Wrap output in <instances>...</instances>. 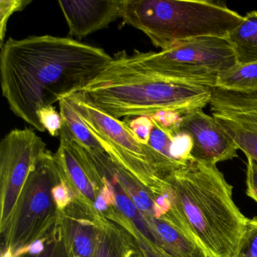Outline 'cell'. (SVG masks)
<instances>
[{
  "label": "cell",
  "instance_id": "cell-4",
  "mask_svg": "<svg viewBox=\"0 0 257 257\" xmlns=\"http://www.w3.org/2000/svg\"><path fill=\"white\" fill-rule=\"evenodd\" d=\"M120 18L162 51L200 37H225L243 17L205 0H121Z\"/></svg>",
  "mask_w": 257,
  "mask_h": 257
},
{
  "label": "cell",
  "instance_id": "cell-7",
  "mask_svg": "<svg viewBox=\"0 0 257 257\" xmlns=\"http://www.w3.org/2000/svg\"><path fill=\"white\" fill-rule=\"evenodd\" d=\"M127 62L171 80L214 88L218 76L237 64L225 37H200L159 52H120Z\"/></svg>",
  "mask_w": 257,
  "mask_h": 257
},
{
  "label": "cell",
  "instance_id": "cell-20",
  "mask_svg": "<svg viewBox=\"0 0 257 257\" xmlns=\"http://www.w3.org/2000/svg\"><path fill=\"white\" fill-rule=\"evenodd\" d=\"M31 1L28 0H1L0 1V39L1 46L4 44L9 19L15 13L22 11Z\"/></svg>",
  "mask_w": 257,
  "mask_h": 257
},
{
  "label": "cell",
  "instance_id": "cell-25",
  "mask_svg": "<svg viewBox=\"0 0 257 257\" xmlns=\"http://www.w3.org/2000/svg\"><path fill=\"white\" fill-rule=\"evenodd\" d=\"M140 246L144 257H174L160 248L150 247L147 245L141 244H140Z\"/></svg>",
  "mask_w": 257,
  "mask_h": 257
},
{
  "label": "cell",
  "instance_id": "cell-3",
  "mask_svg": "<svg viewBox=\"0 0 257 257\" xmlns=\"http://www.w3.org/2000/svg\"><path fill=\"white\" fill-rule=\"evenodd\" d=\"M213 88L162 77L126 61L119 53L82 91L96 106L114 118L180 116L210 104Z\"/></svg>",
  "mask_w": 257,
  "mask_h": 257
},
{
  "label": "cell",
  "instance_id": "cell-21",
  "mask_svg": "<svg viewBox=\"0 0 257 257\" xmlns=\"http://www.w3.org/2000/svg\"><path fill=\"white\" fill-rule=\"evenodd\" d=\"M38 117L42 125L51 136H60L64 121L61 113H58L55 107L50 106L43 108L39 111Z\"/></svg>",
  "mask_w": 257,
  "mask_h": 257
},
{
  "label": "cell",
  "instance_id": "cell-5",
  "mask_svg": "<svg viewBox=\"0 0 257 257\" xmlns=\"http://www.w3.org/2000/svg\"><path fill=\"white\" fill-rule=\"evenodd\" d=\"M67 99L103 151L154 195L162 190L170 174L180 169L148 144L141 143L125 121L103 112L83 93H76Z\"/></svg>",
  "mask_w": 257,
  "mask_h": 257
},
{
  "label": "cell",
  "instance_id": "cell-18",
  "mask_svg": "<svg viewBox=\"0 0 257 257\" xmlns=\"http://www.w3.org/2000/svg\"><path fill=\"white\" fill-rule=\"evenodd\" d=\"M16 257H72L66 244L60 223L42 240L31 245Z\"/></svg>",
  "mask_w": 257,
  "mask_h": 257
},
{
  "label": "cell",
  "instance_id": "cell-16",
  "mask_svg": "<svg viewBox=\"0 0 257 257\" xmlns=\"http://www.w3.org/2000/svg\"><path fill=\"white\" fill-rule=\"evenodd\" d=\"M215 88L242 94L257 92V63L236 64L218 76Z\"/></svg>",
  "mask_w": 257,
  "mask_h": 257
},
{
  "label": "cell",
  "instance_id": "cell-12",
  "mask_svg": "<svg viewBox=\"0 0 257 257\" xmlns=\"http://www.w3.org/2000/svg\"><path fill=\"white\" fill-rule=\"evenodd\" d=\"M121 0L59 1L69 28V35L79 40L107 28L120 18Z\"/></svg>",
  "mask_w": 257,
  "mask_h": 257
},
{
  "label": "cell",
  "instance_id": "cell-2",
  "mask_svg": "<svg viewBox=\"0 0 257 257\" xmlns=\"http://www.w3.org/2000/svg\"><path fill=\"white\" fill-rule=\"evenodd\" d=\"M165 180L174 206L207 257H235L248 219L216 165L192 159Z\"/></svg>",
  "mask_w": 257,
  "mask_h": 257
},
{
  "label": "cell",
  "instance_id": "cell-22",
  "mask_svg": "<svg viewBox=\"0 0 257 257\" xmlns=\"http://www.w3.org/2000/svg\"><path fill=\"white\" fill-rule=\"evenodd\" d=\"M125 121L137 138L143 144H148L153 126L151 117H135L131 121Z\"/></svg>",
  "mask_w": 257,
  "mask_h": 257
},
{
  "label": "cell",
  "instance_id": "cell-19",
  "mask_svg": "<svg viewBox=\"0 0 257 257\" xmlns=\"http://www.w3.org/2000/svg\"><path fill=\"white\" fill-rule=\"evenodd\" d=\"M235 257H257V217L247 219Z\"/></svg>",
  "mask_w": 257,
  "mask_h": 257
},
{
  "label": "cell",
  "instance_id": "cell-11",
  "mask_svg": "<svg viewBox=\"0 0 257 257\" xmlns=\"http://www.w3.org/2000/svg\"><path fill=\"white\" fill-rule=\"evenodd\" d=\"M101 213L75 197L61 212L60 226L72 257H94Z\"/></svg>",
  "mask_w": 257,
  "mask_h": 257
},
{
  "label": "cell",
  "instance_id": "cell-17",
  "mask_svg": "<svg viewBox=\"0 0 257 257\" xmlns=\"http://www.w3.org/2000/svg\"><path fill=\"white\" fill-rule=\"evenodd\" d=\"M60 113L64 124L68 129L73 139L82 147L90 150H102L101 146L93 136L83 120L79 116L68 99L64 98L59 102Z\"/></svg>",
  "mask_w": 257,
  "mask_h": 257
},
{
  "label": "cell",
  "instance_id": "cell-9",
  "mask_svg": "<svg viewBox=\"0 0 257 257\" xmlns=\"http://www.w3.org/2000/svg\"><path fill=\"white\" fill-rule=\"evenodd\" d=\"M209 105L212 116L239 150L257 163V92L214 88Z\"/></svg>",
  "mask_w": 257,
  "mask_h": 257
},
{
  "label": "cell",
  "instance_id": "cell-15",
  "mask_svg": "<svg viewBox=\"0 0 257 257\" xmlns=\"http://www.w3.org/2000/svg\"><path fill=\"white\" fill-rule=\"evenodd\" d=\"M237 64L257 63V11L249 12L228 36Z\"/></svg>",
  "mask_w": 257,
  "mask_h": 257
},
{
  "label": "cell",
  "instance_id": "cell-23",
  "mask_svg": "<svg viewBox=\"0 0 257 257\" xmlns=\"http://www.w3.org/2000/svg\"><path fill=\"white\" fill-rule=\"evenodd\" d=\"M52 192L60 213L63 211L75 198L74 194L63 178L61 183L54 188Z\"/></svg>",
  "mask_w": 257,
  "mask_h": 257
},
{
  "label": "cell",
  "instance_id": "cell-13",
  "mask_svg": "<svg viewBox=\"0 0 257 257\" xmlns=\"http://www.w3.org/2000/svg\"><path fill=\"white\" fill-rule=\"evenodd\" d=\"M60 145L55 154L60 173L76 198L94 207L100 192L91 180L86 167L72 142L70 132L63 125Z\"/></svg>",
  "mask_w": 257,
  "mask_h": 257
},
{
  "label": "cell",
  "instance_id": "cell-24",
  "mask_svg": "<svg viewBox=\"0 0 257 257\" xmlns=\"http://www.w3.org/2000/svg\"><path fill=\"white\" fill-rule=\"evenodd\" d=\"M246 194L257 203V163L246 157Z\"/></svg>",
  "mask_w": 257,
  "mask_h": 257
},
{
  "label": "cell",
  "instance_id": "cell-6",
  "mask_svg": "<svg viewBox=\"0 0 257 257\" xmlns=\"http://www.w3.org/2000/svg\"><path fill=\"white\" fill-rule=\"evenodd\" d=\"M62 180L55 154L46 150L36 162L13 215L1 231V257H16L52 232L60 222L54 188Z\"/></svg>",
  "mask_w": 257,
  "mask_h": 257
},
{
  "label": "cell",
  "instance_id": "cell-14",
  "mask_svg": "<svg viewBox=\"0 0 257 257\" xmlns=\"http://www.w3.org/2000/svg\"><path fill=\"white\" fill-rule=\"evenodd\" d=\"M146 218L167 253L174 257H207L198 242L172 215L167 213L159 218Z\"/></svg>",
  "mask_w": 257,
  "mask_h": 257
},
{
  "label": "cell",
  "instance_id": "cell-1",
  "mask_svg": "<svg viewBox=\"0 0 257 257\" xmlns=\"http://www.w3.org/2000/svg\"><path fill=\"white\" fill-rule=\"evenodd\" d=\"M112 61L103 49L68 37L10 38L0 53L3 95L15 115L44 132L39 111L82 92Z\"/></svg>",
  "mask_w": 257,
  "mask_h": 257
},
{
  "label": "cell",
  "instance_id": "cell-10",
  "mask_svg": "<svg viewBox=\"0 0 257 257\" xmlns=\"http://www.w3.org/2000/svg\"><path fill=\"white\" fill-rule=\"evenodd\" d=\"M178 132L187 134L192 138L191 156L194 160L216 165L237 157L238 147L215 118L202 109L180 117Z\"/></svg>",
  "mask_w": 257,
  "mask_h": 257
},
{
  "label": "cell",
  "instance_id": "cell-8",
  "mask_svg": "<svg viewBox=\"0 0 257 257\" xmlns=\"http://www.w3.org/2000/svg\"><path fill=\"white\" fill-rule=\"evenodd\" d=\"M46 144L34 131L14 129L0 143V232L6 228L22 188Z\"/></svg>",
  "mask_w": 257,
  "mask_h": 257
}]
</instances>
